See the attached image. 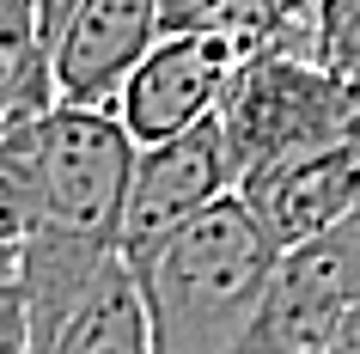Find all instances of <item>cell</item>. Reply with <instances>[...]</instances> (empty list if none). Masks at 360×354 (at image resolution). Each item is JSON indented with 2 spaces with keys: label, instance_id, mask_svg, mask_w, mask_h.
<instances>
[{
  "label": "cell",
  "instance_id": "obj_8",
  "mask_svg": "<svg viewBox=\"0 0 360 354\" xmlns=\"http://www.w3.org/2000/svg\"><path fill=\"white\" fill-rule=\"evenodd\" d=\"M238 196L257 208V220L275 232L281 251L318 239V232L342 226L360 208V134H348L336 147H318V153H300L287 165L257 171Z\"/></svg>",
  "mask_w": 360,
  "mask_h": 354
},
{
  "label": "cell",
  "instance_id": "obj_9",
  "mask_svg": "<svg viewBox=\"0 0 360 354\" xmlns=\"http://www.w3.org/2000/svg\"><path fill=\"white\" fill-rule=\"evenodd\" d=\"M165 37H232L250 56L263 49H300L311 56V19H300L287 0H159Z\"/></svg>",
  "mask_w": 360,
  "mask_h": 354
},
{
  "label": "cell",
  "instance_id": "obj_6",
  "mask_svg": "<svg viewBox=\"0 0 360 354\" xmlns=\"http://www.w3.org/2000/svg\"><path fill=\"white\" fill-rule=\"evenodd\" d=\"M245 61H250V49L232 43V37H202V31H190V37H159V49L122 86L116 116H122V129L141 147L171 141V134H190L208 116L226 110Z\"/></svg>",
  "mask_w": 360,
  "mask_h": 354
},
{
  "label": "cell",
  "instance_id": "obj_12",
  "mask_svg": "<svg viewBox=\"0 0 360 354\" xmlns=\"http://www.w3.org/2000/svg\"><path fill=\"white\" fill-rule=\"evenodd\" d=\"M323 354H360V312L348 317V330H342V336H336V342H330Z\"/></svg>",
  "mask_w": 360,
  "mask_h": 354
},
{
  "label": "cell",
  "instance_id": "obj_5",
  "mask_svg": "<svg viewBox=\"0 0 360 354\" xmlns=\"http://www.w3.org/2000/svg\"><path fill=\"white\" fill-rule=\"evenodd\" d=\"M226 196H238V159H232L220 116H208L190 134L141 147L134 184H129V214H122V257L153 251L177 226H190L195 214L220 208Z\"/></svg>",
  "mask_w": 360,
  "mask_h": 354
},
{
  "label": "cell",
  "instance_id": "obj_11",
  "mask_svg": "<svg viewBox=\"0 0 360 354\" xmlns=\"http://www.w3.org/2000/svg\"><path fill=\"white\" fill-rule=\"evenodd\" d=\"M311 56L348 92H360V0H318V13H311Z\"/></svg>",
  "mask_w": 360,
  "mask_h": 354
},
{
  "label": "cell",
  "instance_id": "obj_4",
  "mask_svg": "<svg viewBox=\"0 0 360 354\" xmlns=\"http://www.w3.org/2000/svg\"><path fill=\"white\" fill-rule=\"evenodd\" d=\"M360 312V208L342 226L281 251L275 287L238 354H323Z\"/></svg>",
  "mask_w": 360,
  "mask_h": 354
},
{
  "label": "cell",
  "instance_id": "obj_2",
  "mask_svg": "<svg viewBox=\"0 0 360 354\" xmlns=\"http://www.w3.org/2000/svg\"><path fill=\"white\" fill-rule=\"evenodd\" d=\"M134 159H141V141L122 129L116 110L49 104L37 116L6 122L0 177H6L13 232L19 226H61V232L122 244Z\"/></svg>",
  "mask_w": 360,
  "mask_h": 354
},
{
  "label": "cell",
  "instance_id": "obj_3",
  "mask_svg": "<svg viewBox=\"0 0 360 354\" xmlns=\"http://www.w3.org/2000/svg\"><path fill=\"white\" fill-rule=\"evenodd\" d=\"M220 122L238 159V189H245L257 171L360 134V92H348L318 56L263 49L245 61Z\"/></svg>",
  "mask_w": 360,
  "mask_h": 354
},
{
  "label": "cell",
  "instance_id": "obj_7",
  "mask_svg": "<svg viewBox=\"0 0 360 354\" xmlns=\"http://www.w3.org/2000/svg\"><path fill=\"white\" fill-rule=\"evenodd\" d=\"M159 0H74L49 37V80L56 104L116 110L134 68L159 49Z\"/></svg>",
  "mask_w": 360,
  "mask_h": 354
},
{
  "label": "cell",
  "instance_id": "obj_13",
  "mask_svg": "<svg viewBox=\"0 0 360 354\" xmlns=\"http://www.w3.org/2000/svg\"><path fill=\"white\" fill-rule=\"evenodd\" d=\"M287 6H293L300 19H311V13H318V0H287Z\"/></svg>",
  "mask_w": 360,
  "mask_h": 354
},
{
  "label": "cell",
  "instance_id": "obj_1",
  "mask_svg": "<svg viewBox=\"0 0 360 354\" xmlns=\"http://www.w3.org/2000/svg\"><path fill=\"white\" fill-rule=\"evenodd\" d=\"M281 244L245 196L195 214L153 251L129 257L153 354H238L263 317Z\"/></svg>",
  "mask_w": 360,
  "mask_h": 354
},
{
  "label": "cell",
  "instance_id": "obj_10",
  "mask_svg": "<svg viewBox=\"0 0 360 354\" xmlns=\"http://www.w3.org/2000/svg\"><path fill=\"white\" fill-rule=\"evenodd\" d=\"M56 354H153V336H147V312H141V287L129 275V257L116 269L98 299L74 317V330L56 342Z\"/></svg>",
  "mask_w": 360,
  "mask_h": 354
}]
</instances>
